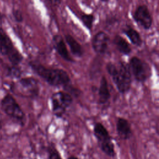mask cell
Segmentation results:
<instances>
[{"mask_svg": "<svg viewBox=\"0 0 159 159\" xmlns=\"http://www.w3.org/2000/svg\"><path fill=\"white\" fill-rule=\"evenodd\" d=\"M93 134L101 150L109 157L116 156L115 145L107 128L100 122L94 124Z\"/></svg>", "mask_w": 159, "mask_h": 159, "instance_id": "cell-4", "label": "cell"}, {"mask_svg": "<svg viewBox=\"0 0 159 159\" xmlns=\"http://www.w3.org/2000/svg\"><path fill=\"white\" fill-rule=\"evenodd\" d=\"M116 131L118 136L124 140H129L132 134V127L129 121L122 117H118L116 120Z\"/></svg>", "mask_w": 159, "mask_h": 159, "instance_id": "cell-12", "label": "cell"}, {"mask_svg": "<svg viewBox=\"0 0 159 159\" xmlns=\"http://www.w3.org/2000/svg\"><path fill=\"white\" fill-rule=\"evenodd\" d=\"M49 1L54 6H58L60 4L61 0H49Z\"/></svg>", "mask_w": 159, "mask_h": 159, "instance_id": "cell-21", "label": "cell"}, {"mask_svg": "<svg viewBox=\"0 0 159 159\" xmlns=\"http://www.w3.org/2000/svg\"><path fill=\"white\" fill-rule=\"evenodd\" d=\"M48 159H63L60 152L54 145H48L47 148Z\"/></svg>", "mask_w": 159, "mask_h": 159, "instance_id": "cell-19", "label": "cell"}, {"mask_svg": "<svg viewBox=\"0 0 159 159\" xmlns=\"http://www.w3.org/2000/svg\"><path fill=\"white\" fill-rule=\"evenodd\" d=\"M65 42L69 47L71 53L76 57H81L84 54V50L81 44L70 34L65 35Z\"/></svg>", "mask_w": 159, "mask_h": 159, "instance_id": "cell-14", "label": "cell"}, {"mask_svg": "<svg viewBox=\"0 0 159 159\" xmlns=\"http://www.w3.org/2000/svg\"><path fill=\"white\" fill-rule=\"evenodd\" d=\"M0 52L7 58L12 65L19 66L24 57L16 48L12 40L5 30L0 27Z\"/></svg>", "mask_w": 159, "mask_h": 159, "instance_id": "cell-5", "label": "cell"}, {"mask_svg": "<svg viewBox=\"0 0 159 159\" xmlns=\"http://www.w3.org/2000/svg\"><path fill=\"white\" fill-rule=\"evenodd\" d=\"M106 70L119 93L124 94L129 91L132 84V75L128 63L122 61L117 62V64L108 62Z\"/></svg>", "mask_w": 159, "mask_h": 159, "instance_id": "cell-2", "label": "cell"}, {"mask_svg": "<svg viewBox=\"0 0 159 159\" xmlns=\"http://www.w3.org/2000/svg\"><path fill=\"white\" fill-rule=\"evenodd\" d=\"M83 25L89 31H91L95 20V16L93 14L82 13L80 17Z\"/></svg>", "mask_w": 159, "mask_h": 159, "instance_id": "cell-17", "label": "cell"}, {"mask_svg": "<svg viewBox=\"0 0 159 159\" xmlns=\"http://www.w3.org/2000/svg\"><path fill=\"white\" fill-rule=\"evenodd\" d=\"M6 72L8 76L14 78H20L22 74V71L19 66L12 65L6 68Z\"/></svg>", "mask_w": 159, "mask_h": 159, "instance_id": "cell-18", "label": "cell"}, {"mask_svg": "<svg viewBox=\"0 0 159 159\" xmlns=\"http://www.w3.org/2000/svg\"><path fill=\"white\" fill-rule=\"evenodd\" d=\"M98 102L101 105L106 104L111 98V93L109 84L106 76H102L101 78L98 89Z\"/></svg>", "mask_w": 159, "mask_h": 159, "instance_id": "cell-13", "label": "cell"}, {"mask_svg": "<svg viewBox=\"0 0 159 159\" xmlns=\"http://www.w3.org/2000/svg\"><path fill=\"white\" fill-rule=\"evenodd\" d=\"M110 38L109 35L104 31L98 32L93 37L91 45L93 50L99 55H104L106 53Z\"/></svg>", "mask_w": 159, "mask_h": 159, "instance_id": "cell-9", "label": "cell"}, {"mask_svg": "<svg viewBox=\"0 0 159 159\" xmlns=\"http://www.w3.org/2000/svg\"><path fill=\"white\" fill-rule=\"evenodd\" d=\"M29 66L37 75L50 86L64 88L71 84V79L68 73L63 69L48 68L36 61H30Z\"/></svg>", "mask_w": 159, "mask_h": 159, "instance_id": "cell-1", "label": "cell"}, {"mask_svg": "<svg viewBox=\"0 0 159 159\" xmlns=\"http://www.w3.org/2000/svg\"><path fill=\"white\" fill-rule=\"evenodd\" d=\"M2 126H3V120H2V116H1V115L0 114V131L2 130Z\"/></svg>", "mask_w": 159, "mask_h": 159, "instance_id": "cell-22", "label": "cell"}, {"mask_svg": "<svg viewBox=\"0 0 159 159\" xmlns=\"http://www.w3.org/2000/svg\"><path fill=\"white\" fill-rule=\"evenodd\" d=\"M1 17H2V15H1V12H0V19H1Z\"/></svg>", "mask_w": 159, "mask_h": 159, "instance_id": "cell-25", "label": "cell"}, {"mask_svg": "<svg viewBox=\"0 0 159 159\" xmlns=\"http://www.w3.org/2000/svg\"><path fill=\"white\" fill-rule=\"evenodd\" d=\"M132 19L144 30H149L153 24V17L152 14L145 4L138 6L132 14Z\"/></svg>", "mask_w": 159, "mask_h": 159, "instance_id": "cell-8", "label": "cell"}, {"mask_svg": "<svg viewBox=\"0 0 159 159\" xmlns=\"http://www.w3.org/2000/svg\"><path fill=\"white\" fill-rule=\"evenodd\" d=\"M52 44L54 49L62 59L68 62L74 63V60L69 54L65 42L60 35L56 34L53 35L52 38Z\"/></svg>", "mask_w": 159, "mask_h": 159, "instance_id": "cell-10", "label": "cell"}, {"mask_svg": "<svg viewBox=\"0 0 159 159\" xmlns=\"http://www.w3.org/2000/svg\"><path fill=\"white\" fill-rule=\"evenodd\" d=\"M103 2H108L109 1V0H99Z\"/></svg>", "mask_w": 159, "mask_h": 159, "instance_id": "cell-24", "label": "cell"}, {"mask_svg": "<svg viewBox=\"0 0 159 159\" xmlns=\"http://www.w3.org/2000/svg\"><path fill=\"white\" fill-rule=\"evenodd\" d=\"M19 83L32 98L37 97L39 94L40 87L39 81L34 77H23L19 80Z\"/></svg>", "mask_w": 159, "mask_h": 159, "instance_id": "cell-11", "label": "cell"}, {"mask_svg": "<svg viewBox=\"0 0 159 159\" xmlns=\"http://www.w3.org/2000/svg\"><path fill=\"white\" fill-rule=\"evenodd\" d=\"M12 15L17 22H21L23 20V16L22 12L19 9H14L12 11Z\"/></svg>", "mask_w": 159, "mask_h": 159, "instance_id": "cell-20", "label": "cell"}, {"mask_svg": "<svg viewBox=\"0 0 159 159\" xmlns=\"http://www.w3.org/2000/svg\"><path fill=\"white\" fill-rule=\"evenodd\" d=\"M113 43L117 50L124 55H129L132 48L127 41L120 35H116L113 39Z\"/></svg>", "mask_w": 159, "mask_h": 159, "instance_id": "cell-16", "label": "cell"}, {"mask_svg": "<svg viewBox=\"0 0 159 159\" xmlns=\"http://www.w3.org/2000/svg\"><path fill=\"white\" fill-rule=\"evenodd\" d=\"M67 159H79V158L75 155H70L67 158Z\"/></svg>", "mask_w": 159, "mask_h": 159, "instance_id": "cell-23", "label": "cell"}, {"mask_svg": "<svg viewBox=\"0 0 159 159\" xmlns=\"http://www.w3.org/2000/svg\"><path fill=\"white\" fill-rule=\"evenodd\" d=\"M73 102V98L65 91L55 92L50 96L51 107L53 114L57 118H61Z\"/></svg>", "mask_w": 159, "mask_h": 159, "instance_id": "cell-6", "label": "cell"}, {"mask_svg": "<svg viewBox=\"0 0 159 159\" xmlns=\"http://www.w3.org/2000/svg\"><path fill=\"white\" fill-rule=\"evenodd\" d=\"M122 31L134 45L140 47L142 45L143 40L140 34L137 30L132 27L130 25H126L122 29Z\"/></svg>", "mask_w": 159, "mask_h": 159, "instance_id": "cell-15", "label": "cell"}, {"mask_svg": "<svg viewBox=\"0 0 159 159\" xmlns=\"http://www.w3.org/2000/svg\"><path fill=\"white\" fill-rule=\"evenodd\" d=\"M128 65L131 75H133L135 80L139 83H144L152 75L150 65L136 56L130 58Z\"/></svg>", "mask_w": 159, "mask_h": 159, "instance_id": "cell-7", "label": "cell"}, {"mask_svg": "<svg viewBox=\"0 0 159 159\" xmlns=\"http://www.w3.org/2000/svg\"><path fill=\"white\" fill-rule=\"evenodd\" d=\"M0 106L2 111L14 122L21 127L26 122V117L22 109L16 99L10 94H6L1 100Z\"/></svg>", "mask_w": 159, "mask_h": 159, "instance_id": "cell-3", "label": "cell"}]
</instances>
